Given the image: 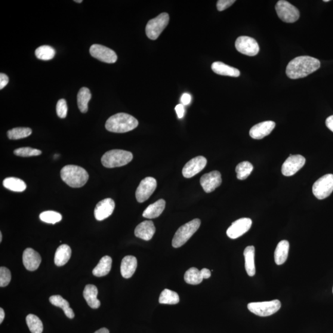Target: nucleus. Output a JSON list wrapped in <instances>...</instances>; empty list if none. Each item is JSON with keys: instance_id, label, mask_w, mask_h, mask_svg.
Masks as SVG:
<instances>
[{"instance_id": "obj_30", "label": "nucleus", "mask_w": 333, "mask_h": 333, "mask_svg": "<svg viewBox=\"0 0 333 333\" xmlns=\"http://www.w3.org/2000/svg\"><path fill=\"white\" fill-rule=\"evenodd\" d=\"M91 98V92L88 88L82 87L80 88L78 95H77V104H78L80 112L82 113L87 112L88 104Z\"/></svg>"}, {"instance_id": "obj_31", "label": "nucleus", "mask_w": 333, "mask_h": 333, "mask_svg": "<svg viewBox=\"0 0 333 333\" xmlns=\"http://www.w3.org/2000/svg\"><path fill=\"white\" fill-rule=\"evenodd\" d=\"M3 184L6 189L15 192H23L27 188L26 183L23 180L15 177L6 178L3 181Z\"/></svg>"}, {"instance_id": "obj_20", "label": "nucleus", "mask_w": 333, "mask_h": 333, "mask_svg": "<svg viewBox=\"0 0 333 333\" xmlns=\"http://www.w3.org/2000/svg\"><path fill=\"white\" fill-rule=\"evenodd\" d=\"M156 232V228L151 220H146L139 224L135 230V235L139 238L150 240Z\"/></svg>"}, {"instance_id": "obj_28", "label": "nucleus", "mask_w": 333, "mask_h": 333, "mask_svg": "<svg viewBox=\"0 0 333 333\" xmlns=\"http://www.w3.org/2000/svg\"><path fill=\"white\" fill-rule=\"evenodd\" d=\"M113 260L109 256L105 255L92 270L94 275L98 277L106 276L110 272L112 267Z\"/></svg>"}, {"instance_id": "obj_12", "label": "nucleus", "mask_w": 333, "mask_h": 333, "mask_svg": "<svg viewBox=\"0 0 333 333\" xmlns=\"http://www.w3.org/2000/svg\"><path fill=\"white\" fill-rule=\"evenodd\" d=\"M89 53L91 57L97 59L103 63H115L117 60V55L112 49L106 46L94 44L89 48Z\"/></svg>"}, {"instance_id": "obj_52", "label": "nucleus", "mask_w": 333, "mask_h": 333, "mask_svg": "<svg viewBox=\"0 0 333 333\" xmlns=\"http://www.w3.org/2000/svg\"><path fill=\"white\" fill-rule=\"evenodd\" d=\"M324 2H330L329 0H324Z\"/></svg>"}, {"instance_id": "obj_34", "label": "nucleus", "mask_w": 333, "mask_h": 333, "mask_svg": "<svg viewBox=\"0 0 333 333\" xmlns=\"http://www.w3.org/2000/svg\"><path fill=\"white\" fill-rule=\"evenodd\" d=\"M26 323L32 333H42L43 323L39 318L35 314H29L26 317Z\"/></svg>"}, {"instance_id": "obj_18", "label": "nucleus", "mask_w": 333, "mask_h": 333, "mask_svg": "<svg viewBox=\"0 0 333 333\" xmlns=\"http://www.w3.org/2000/svg\"><path fill=\"white\" fill-rule=\"evenodd\" d=\"M276 123L270 120L257 123L250 130L249 135L255 140H261L270 135Z\"/></svg>"}, {"instance_id": "obj_19", "label": "nucleus", "mask_w": 333, "mask_h": 333, "mask_svg": "<svg viewBox=\"0 0 333 333\" xmlns=\"http://www.w3.org/2000/svg\"><path fill=\"white\" fill-rule=\"evenodd\" d=\"M23 261L24 267L29 271L37 270L41 264L42 258L39 253L32 248H27L23 252Z\"/></svg>"}, {"instance_id": "obj_7", "label": "nucleus", "mask_w": 333, "mask_h": 333, "mask_svg": "<svg viewBox=\"0 0 333 333\" xmlns=\"http://www.w3.org/2000/svg\"><path fill=\"white\" fill-rule=\"evenodd\" d=\"M169 22V15L163 12L148 22L146 26V33L151 40H156L164 30Z\"/></svg>"}, {"instance_id": "obj_26", "label": "nucleus", "mask_w": 333, "mask_h": 333, "mask_svg": "<svg viewBox=\"0 0 333 333\" xmlns=\"http://www.w3.org/2000/svg\"><path fill=\"white\" fill-rule=\"evenodd\" d=\"M245 258V268L249 276L255 275L256 271L255 267V248L253 246L247 247L244 251Z\"/></svg>"}, {"instance_id": "obj_36", "label": "nucleus", "mask_w": 333, "mask_h": 333, "mask_svg": "<svg viewBox=\"0 0 333 333\" xmlns=\"http://www.w3.org/2000/svg\"><path fill=\"white\" fill-rule=\"evenodd\" d=\"M55 49L51 46L43 45L40 46L35 50V55L39 60L49 61L54 57Z\"/></svg>"}, {"instance_id": "obj_43", "label": "nucleus", "mask_w": 333, "mask_h": 333, "mask_svg": "<svg viewBox=\"0 0 333 333\" xmlns=\"http://www.w3.org/2000/svg\"><path fill=\"white\" fill-rule=\"evenodd\" d=\"M9 82V78L5 73H0V89L4 88Z\"/></svg>"}, {"instance_id": "obj_47", "label": "nucleus", "mask_w": 333, "mask_h": 333, "mask_svg": "<svg viewBox=\"0 0 333 333\" xmlns=\"http://www.w3.org/2000/svg\"><path fill=\"white\" fill-rule=\"evenodd\" d=\"M202 275L203 279H208L211 276V272L208 268H203L201 270Z\"/></svg>"}, {"instance_id": "obj_29", "label": "nucleus", "mask_w": 333, "mask_h": 333, "mask_svg": "<svg viewBox=\"0 0 333 333\" xmlns=\"http://www.w3.org/2000/svg\"><path fill=\"white\" fill-rule=\"evenodd\" d=\"M49 300L54 306L61 308L65 314L69 319H72L75 317L73 310L70 307L69 302L62 296L60 295H52L49 298Z\"/></svg>"}, {"instance_id": "obj_37", "label": "nucleus", "mask_w": 333, "mask_h": 333, "mask_svg": "<svg viewBox=\"0 0 333 333\" xmlns=\"http://www.w3.org/2000/svg\"><path fill=\"white\" fill-rule=\"evenodd\" d=\"M32 129L27 127H17L10 130L7 133L8 137L10 140H20V139L29 137L32 134Z\"/></svg>"}, {"instance_id": "obj_22", "label": "nucleus", "mask_w": 333, "mask_h": 333, "mask_svg": "<svg viewBox=\"0 0 333 333\" xmlns=\"http://www.w3.org/2000/svg\"><path fill=\"white\" fill-rule=\"evenodd\" d=\"M98 288L94 285H87L83 290V295L89 306L92 308H98L100 307L101 302L97 298Z\"/></svg>"}, {"instance_id": "obj_45", "label": "nucleus", "mask_w": 333, "mask_h": 333, "mask_svg": "<svg viewBox=\"0 0 333 333\" xmlns=\"http://www.w3.org/2000/svg\"><path fill=\"white\" fill-rule=\"evenodd\" d=\"M191 97L190 94H184L181 96V101L183 106H187L191 103Z\"/></svg>"}, {"instance_id": "obj_44", "label": "nucleus", "mask_w": 333, "mask_h": 333, "mask_svg": "<svg viewBox=\"0 0 333 333\" xmlns=\"http://www.w3.org/2000/svg\"><path fill=\"white\" fill-rule=\"evenodd\" d=\"M175 109L176 113L177 114V116L179 119L183 118L184 114V108L183 104H178L177 106L175 107Z\"/></svg>"}, {"instance_id": "obj_16", "label": "nucleus", "mask_w": 333, "mask_h": 333, "mask_svg": "<svg viewBox=\"0 0 333 333\" xmlns=\"http://www.w3.org/2000/svg\"><path fill=\"white\" fill-rule=\"evenodd\" d=\"M221 181V174L217 171L203 175L200 179V185L207 193H211L220 187Z\"/></svg>"}, {"instance_id": "obj_5", "label": "nucleus", "mask_w": 333, "mask_h": 333, "mask_svg": "<svg viewBox=\"0 0 333 333\" xmlns=\"http://www.w3.org/2000/svg\"><path fill=\"white\" fill-rule=\"evenodd\" d=\"M200 223L201 222L199 219L196 218L182 225L176 231L172 239V246L175 248H178L184 245L199 229Z\"/></svg>"}, {"instance_id": "obj_1", "label": "nucleus", "mask_w": 333, "mask_h": 333, "mask_svg": "<svg viewBox=\"0 0 333 333\" xmlns=\"http://www.w3.org/2000/svg\"><path fill=\"white\" fill-rule=\"evenodd\" d=\"M320 64V61L316 58L308 55L298 57L289 62L286 67V75L291 79L304 78L319 69Z\"/></svg>"}, {"instance_id": "obj_35", "label": "nucleus", "mask_w": 333, "mask_h": 333, "mask_svg": "<svg viewBox=\"0 0 333 333\" xmlns=\"http://www.w3.org/2000/svg\"><path fill=\"white\" fill-rule=\"evenodd\" d=\"M253 165L251 163L244 161L236 166V172L238 180H244L249 177L253 171Z\"/></svg>"}, {"instance_id": "obj_41", "label": "nucleus", "mask_w": 333, "mask_h": 333, "mask_svg": "<svg viewBox=\"0 0 333 333\" xmlns=\"http://www.w3.org/2000/svg\"><path fill=\"white\" fill-rule=\"evenodd\" d=\"M57 113L60 118H66L67 114V106L66 101L64 99H61L58 101L57 104Z\"/></svg>"}, {"instance_id": "obj_2", "label": "nucleus", "mask_w": 333, "mask_h": 333, "mask_svg": "<svg viewBox=\"0 0 333 333\" xmlns=\"http://www.w3.org/2000/svg\"><path fill=\"white\" fill-rule=\"evenodd\" d=\"M138 121L134 117L126 113H118L107 119L105 127L114 133H125L137 128Z\"/></svg>"}, {"instance_id": "obj_9", "label": "nucleus", "mask_w": 333, "mask_h": 333, "mask_svg": "<svg viewBox=\"0 0 333 333\" xmlns=\"http://www.w3.org/2000/svg\"><path fill=\"white\" fill-rule=\"evenodd\" d=\"M312 191L318 199H324L330 196L333 191V175L326 174L314 182Z\"/></svg>"}, {"instance_id": "obj_50", "label": "nucleus", "mask_w": 333, "mask_h": 333, "mask_svg": "<svg viewBox=\"0 0 333 333\" xmlns=\"http://www.w3.org/2000/svg\"><path fill=\"white\" fill-rule=\"evenodd\" d=\"M2 237H3L2 233L1 232V233H0V242H2Z\"/></svg>"}, {"instance_id": "obj_49", "label": "nucleus", "mask_w": 333, "mask_h": 333, "mask_svg": "<svg viewBox=\"0 0 333 333\" xmlns=\"http://www.w3.org/2000/svg\"><path fill=\"white\" fill-rule=\"evenodd\" d=\"M94 333H109V331L106 328H103L97 330Z\"/></svg>"}, {"instance_id": "obj_38", "label": "nucleus", "mask_w": 333, "mask_h": 333, "mask_svg": "<svg viewBox=\"0 0 333 333\" xmlns=\"http://www.w3.org/2000/svg\"><path fill=\"white\" fill-rule=\"evenodd\" d=\"M63 217L60 213L52 211H45L40 215V219L45 223L55 224L60 222Z\"/></svg>"}, {"instance_id": "obj_32", "label": "nucleus", "mask_w": 333, "mask_h": 333, "mask_svg": "<svg viewBox=\"0 0 333 333\" xmlns=\"http://www.w3.org/2000/svg\"><path fill=\"white\" fill-rule=\"evenodd\" d=\"M184 279L186 283L192 285H199L203 280L201 271L195 267L190 268L186 271Z\"/></svg>"}, {"instance_id": "obj_39", "label": "nucleus", "mask_w": 333, "mask_h": 333, "mask_svg": "<svg viewBox=\"0 0 333 333\" xmlns=\"http://www.w3.org/2000/svg\"><path fill=\"white\" fill-rule=\"evenodd\" d=\"M15 155L21 157H31L39 156L42 154V151L36 149H33L29 147H20L14 150Z\"/></svg>"}, {"instance_id": "obj_8", "label": "nucleus", "mask_w": 333, "mask_h": 333, "mask_svg": "<svg viewBox=\"0 0 333 333\" xmlns=\"http://www.w3.org/2000/svg\"><path fill=\"white\" fill-rule=\"evenodd\" d=\"M275 9L280 20L286 23H295L300 16L298 9L285 0L278 2Z\"/></svg>"}, {"instance_id": "obj_46", "label": "nucleus", "mask_w": 333, "mask_h": 333, "mask_svg": "<svg viewBox=\"0 0 333 333\" xmlns=\"http://www.w3.org/2000/svg\"><path fill=\"white\" fill-rule=\"evenodd\" d=\"M326 125L330 131L333 132V115L329 116L326 120Z\"/></svg>"}, {"instance_id": "obj_33", "label": "nucleus", "mask_w": 333, "mask_h": 333, "mask_svg": "<svg viewBox=\"0 0 333 333\" xmlns=\"http://www.w3.org/2000/svg\"><path fill=\"white\" fill-rule=\"evenodd\" d=\"M159 302L162 304L175 305L180 302V298L177 292L165 289L160 294Z\"/></svg>"}, {"instance_id": "obj_10", "label": "nucleus", "mask_w": 333, "mask_h": 333, "mask_svg": "<svg viewBox=\"0 0 333 333\" xmlns=\"http://www.w3.org/2000/svg\"><path fill=\"white\" fill-rule=\"evenodd\" d=\"M235 47L240 53L249 57H254L259 52V46L257 41L248 36H239L236 40Z\"/></svg>"}, {"instance_id": "obj_53", "label": "nucleus", "mask_w": 333, "mask_h": 333, "mask_svg": "<svg viewBox=\"0 0 333 333\" xmlns=\"http://www.w3.org/2000/svg\"><path fill=\"white\" fill-rule=\"evenodd\" d=\"M332 292H333V288H332Z\"/></svg>"}, {"instance_id": "obj_21", "label": "nucleus", "mask_w": 333, "mask_h": 333, "mask_svg": "<svg viewBox=\"0 0 333 333\" xmlns=\"http://www.w3.org/2000/svg\"><path fill=\"white\" fill-rule=\"evenodd\" d=\"M137 268V259L134 256H125L120 265V273L124 279H130L135 272Z\"/></svg>"}, {"instance_id": "obj_3", "label": "nucleus", "mask_w": 333, "mask_h": 333, "mask_svg": "<svg viewBox=\"0 0 333 333\" xmlns=\"http://www.w3.org/2000/svg\"><path fill=\"white\" fill-rule=\"evenodd\" d=\"M61 177L65 183L72 188L84 186L88 180L89 175L86 170L74 165L64 166L61 171Z\"/></svg>"}, {"instance_id": "obj_23", "label": "nucleus", "mask_w": 333, "mask_h": 333, "mask_svg": "<svg viewBox=\"0 0 333 333\" xmlns=\"http://www.w3.org/2000/svg\"><path fill=\"white\" fill-rule=\"evenodd\" d=\"M212 69L218 75L237 77L240 76V72L236 68L228 66L222 62H214L212 64Z\"/></svg>"}, {"instance_id": "obj_4", "label": "nucleus", "mask_w": 333, "mask_h": 333, "mask_svg": "<svg viewBox=\"0 0 333 333\" xmlns=\"http://www.w3.org/2000/svg\"><path fill=\"white\" fill-rule=\"evenodd\" d=\"M133 159V154L127 151L114 150L107 151L101 158V162L106 168H119L128 164Z\"/></svg>"}, {"instance_id": "obj_25", "label": "nucleus", "mask_w": 333, "mask_h": 333, "mask_svg": "<svg viewBox=\"0 0 333 333\" xmlns=\"http://www.w3.org/2000/svg\"><path fill=\"white\" fill-rule=\"evenodd\" d=\"M72 254V250L67 245H62L57 249L54 255V264L58 267L67 264Z\"/></svg>"}, {"instance_id": "obj_14", "label": "nucleus", "mask_w": 333, "mask_h": 333, "mask_svg": "<svg viewBox=\"0 0 333 333\" xmlns=\"http://www.w3.org/2000/svg\"><path fill=\"white\" fill-rule=\"evenodd\" d=\"M252 221L249 218H242L234 221L228 228L227 234L231 239L238 238L249 230L252 226Z\"/></svg>"}, {"instance_id": "obj_11", "label": "nucleus", "mask_w": 333, "mask_h": 333, "mask_svg": "<svg viewBox=\"0 0 333 333\" xmlns=\"http://www.w3.org/2000/svg\"><path fill=\"white\" fill-rule=\"evenodd\" d=\"M157 181L153 177H148L141 180L136 191V199L139 202L146 201L156 189Z\"/></svg>"}, {"instance_id": "obj_51", "label": "nucleus", "mask_w": 333, "mask_h": 333, "mask_svg": "<svg viewBox=\"0 0 333 333\" xmlns=\"http://www.w3.org/2000/svg\"><path fill=\"white\" fill-rule=\"evenodd\" d=\"M74 2H75L76 3H82L83 1H82V0H76V1H74Z\"/></svg>"}, {"instance_id": "obj_42", "label": "nucleus", "mask_w": 333, "mask_h": 333, "mask_svg": "<svg viewBox=\"0 0 333 333\" xmlns=\"http://www.w3.org/2000/svg\"><path fill=\"white\" fill-rule=\"evenodd\" d=\"M235 2L234 0H219L217 3V8L219 11L225 10Z\"/></svg>"}, {"instance_id": "obj_27", "label": "nucleus", "mask_w": 333, "mask_h": 333, "mask_svg": "<svg viewBox=\"0 0 333 333\" xmlns=\"http://www.w3.org/2000/svg\"><path fill=\"white\" fill-rule=\"evenodd\" d=\"M289 243L288 240H283L276 246L274 251V261L278 265L285 263L288 257Z\"/></svg>"}, {"instance_id": "obj_17", "label": "nucleus", "mask_w": 333, "mask_h": 333, "mask_svg": "<svg viewBox=\"0 0 333 333\" xmlns=\"http://www.w3.org/2000/svg\"><path fill=\"white\" fill-rule=\"evenodd\" d=\"M115 209V202L110 198L101 200L95 207V217L98 221L104 220L112 215Z\"/></svg>"}, {"instance_id": "obj_13", "label": "nucleus", "mask_w": 333, "mask_h": 333, "mask_svg": "<svg viewBox=\"0 0 333 333\" xmlns=\"http://www.w3.org/2000/svg\"><path fill=\"white\" fill-rule=\"evenodd\" d=\"M305 163V159L301 155H290L283 163L282 172L283 175L290 177L297 173L303 168Z\"/></svg>"}, {"instance_id": "obj_24", "label": "nucleus", "mask_w": 333, "mask_h": 333, "mask_svg": "<svg viewBox=\"0 0 333 333\" xmlns=\"http://www.w3.org/2000/svg\"><path fill=\"white\" fill-rule=\"evenodd\" d=\"M165 208V201L163 199H159L156 202L150 205L144 210L143 213V217L153 219L159 217Z\"/></svg>"}, {"instance_id": "obj_48", "label": "nucleus", "mask_w": 333, "mask_h": 333, "mask_svg": "<svg viewBox=\"0 0 333 333\" xmlns=\"http://www.w3.org/2000/svg\"><path fill=\"white\" fill-rule=\"evenodd\" d=\"M5 317V313L4 310L2 308H0V323H2L3 320H4Z\"/></svg>"}, {"instance_id": "obj_6", "label": "nucleus", "mask_w": 333, "mask_h": 333, "mask_svg": "<svg viewBox=\"0 0 333 333\" xmlns=\"http://www.w3.org/2000/svg\"><path fill=\"white\" fill-rule=\"evenodd\" d=\"M282 307L279 300L266 302H251L248 305L251 312L259 317H268L277 312Z\"/></svg>"}, {"instance_id": "obj_40", "label": "nucleus", "mask_w": 333, "mask_h": 333, "mask_svg": "<svg viewBox=\"0 0 333 333\" xmlns=\"http://www.w3.org/2000/svg\"><path fill=\"white\" fill-rule=\"evenodd\" d=\"M11 280V273L8 268L5 267H0V286H8Z\"/></svg>"}, {"instance_id": "obj_15", "label": "nucleus", "mask_w": 333, "mask_h": 333, "mask_svg": "<svg viewBox=\"0 0 333 333\" xmlns=\"http://www.w3.org/2000/svg\"><path fill=\"white\" fill-rule=\"evenodd\" d=\"M207 164V159L203 156H197L191 159L184 166L182 170L183 177L190 178L201 172Z\"/></svg>"}]
</instances>
